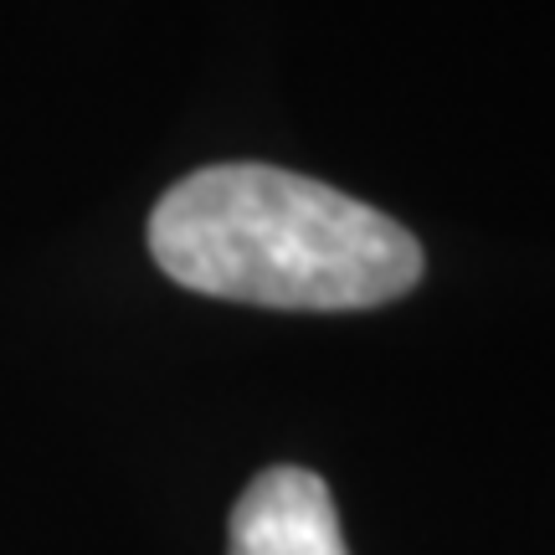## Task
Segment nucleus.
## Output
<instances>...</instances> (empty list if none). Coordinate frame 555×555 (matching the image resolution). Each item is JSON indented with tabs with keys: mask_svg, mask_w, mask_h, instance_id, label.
Here are the masks:
<instances>
[{
	"mask_svg": "<svg viewBox=\"0 0 555 555\" xmlns=\"http://www.w3.org/2000/svg\"><path fill=\"white\" fill-rule=\"evenodd\" d=\"M232 555H350L335 499L309 468H268L232 509Z\"/></svg>",
	"mask_w": 555,
	"mask_h": 555,
	"instance_id": "obj_2",
	"label": "nucleus"
},
{
	"mask_svg": "<svg viewBox=\"0 0 555 555\" xmlns=\"http://www.w3.org/2000/svg\"><path fill=\"white\" fill-rule=\"evenodd\" d=\"M150 253L180 288L262 309H376L422 278L401 221L278 165H206L150 211Z\"/></svg>",
	"mask_w": 555,
	"mask_h": 555,
	"instance_id": "obj_1",
	"label": "nucleus"
}]
</instances>
